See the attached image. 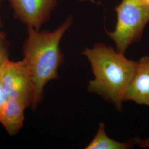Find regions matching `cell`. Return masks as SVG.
Returning <instances> with one entry per match:
<instances>
[{
	"mask_svg": "<svg viewBox=\"0 0 149 149\" xmlns=\"http://www.w3.org/2000/svg\"><path fill=\"white\" fill-rule=\"evenodd\" d=\"M73 23L71 15L53 31H39L27 27L28 37L23 47L24 60L31 76V106L35 108L43 99L44 88L48 82L58 77V70L64 61L60 43Z\"/></svg>",
	"mask_w": 149,
	"mask_h": 149,
	"instance_id": "7a4b0ae2",
	"label": "cell"
},
{
	"mask_svg": "<svg viewBox=\"0 0 149 149\" xmlns=\"http://www.w3.org/2000/svg\"><path fill=\"white\" fill-rule=\"evenodd\" d=\"M134 144L132 139L127 141L119 142L108 136L106 132V125L101 123L96 136L86 146V149H130Z\"/></svg>",
	"mask_w": 149,
	"mask_h": 149,
	"instance_id": "ba28073f",
	"label": "cell"
},
{
	"mask_svg": "<svg viewBox=\"0 0 149 149\" xmlns=\"http://www.w3.org/2000/svg\"><path fill=\"white\" fill-rule=\"evenodd\" d=\"M116 11L117 23L114 29L105 31L118 52L125 54L130 45L141 39L149 22V6L135 0H122Z\"/></svg>",
	"mask_w": 149,
	"mask_h": 149,
	"instance_id": "3957f363",
	"label": "cell"
},
{
	"mask_svg": "<svg viewBox=\"0 0 149 149\" xmlns=\"http://www.w3.org/2000/svg\"><path fill=\"white\" fill-rule=\"evenodd\" d=\"M88 60L94 79L89 81L88 90L101 96L118 112H122L124 97L137 66V61L103 43L95 44L82 52Z\"/></svg>",
	"mask_w": 149,
	"mask_h": 149,
	"instance_id": "6da1fadb",
	"label": "cell"
},
{
	"mask_svg": "<svg viewBox=\"0 0 149 149\" xmlns=\"http://www.w3.org/2000/svg\"><path fill=\"white\" fill-rule=\"evenodd\" d=\"M15 18L39 30L50 19L58 0H8Z\"/></svg>",
	"mask_w": 149,
	"mask_h": 149,
	"instance_id": "5b68a950",
	"label": "cell"
},
{
	"mask_svg": "<svg viewBox=\"0 0 149 149\" xmlns=\"http://www.w3.org/2000/svg\"><path fill=\"white\" fill-rule=\"evenodd\" d=\"M138 1L139 3H142L143 5L149 6V0H135Z\"/></svg>",
	"mask_w": 149,
	"mask_h": 149,
	"instance_id": "7c38bea8",
	"label": "cell"
},
{
	"mask_svg": "<svg viewBox=\"0 0 149 149\" xmlns=\"http://www.w3.org/2000/svg\"><path fill=\"white\" fill-rule=\"evenodd\" d=\"M8 97L3 85L0 82V112L5 104Z\"/></svg>",
	"mask_w": 149,
	"mask_h": 149,
	"instance_id": "8fae6325",
	"label": "cell"
},
{
	"mask_svg": "<svg viewBox=\"0 0 149 149\" xmlns=\"http://www.w3.org/2000/svg\"><path fill=\"white\" fill-rule=\"evenodd\" d=\"M2 27V19H1V17L0 16V29Z\"/></svg>",
	"mask_w": 149,
	"mask_h": 149,
	"instance_id": "4fadbf2b",
	"label": "cell"
},
{
	"mask_svg": "<svg viewBox=\"0 0 149 149\" xmlns=\"http://www.w3.org/2000/svg\"><path fill=\"white\" fill-rule=\"evenodd\" d=\"M127 101L149 107V55L137 61L136 71L124 97V102Z\"/></svg>",
	"mask_w": 149,
	"mask_h": 149,
	"instance_id": "8992f818",
	"label": "cell"
},
{
	"mask_svg": "<svg viewBox=\"0 0 149 149\" xmlns=\"http://www.w3.org/2000/svg\"><path fill=\"white\" fill-rule=\"evenodd\" d=\"M1 2H2V0H0V6H1Z\"/></svg>",
	"mask_w": 149,
	"mask_h": 149,
	"instance_id": "5bb4252c",
	"label": "cell"
},
{
	"mask_svg": "<svg viewBox=\"0 0 149 149\" xmlns=\"http://www.w3.org/2000/svg\"><path fill=\"white\" fill-rule=\"evenodd\" d=\"M27 106L19 100L8 98L0 112V123L11 136L21 130L24 120Z\"/></svg>",
	"mask_w": 149,
	"mask_h": 149,
	"instance_id": "52a82bcc",
	"label": "cell"
},
{
	"mask_svg": "<svg viewBox=\"0 0 149 149\" xmlns=\"http://www.w3.org/2000/svg\"><path fill=\"white\" fill-rule=\"evenodd\" d=\"M0 82L8 98L22 102L27 107L31 106L32 79L24 59L18 61L8 59L0 70Z\"/></svg>",
	"mask_w": 149,
	"mask_h": 149,
	"instance_id": "277c9868",
	"label": "cell"
},
{
	"mask_svg": "<svg viewBox=\"0 0 149 149\" xmlns=\"http://www.w3.org/2000/svg\"><path fill=\"white\" fill-rule=\"evenodd\" d=\"M9 48L10 42L6 34L0 31V70L9 59Z\"/></svg>",
	"mask_w": 149,
	"mask_h": 149,
	"instance_id": "9c48e42d",
	"label": "cell"
},
{
	"mask_svg": "<svg viewBox=\"0 0 149 149\" xmlns=\"http://www.w3.org/2000/svg\"><path fill=\"white\" fill-rule=\"evenodd\" d=\"M134 145L142 148H149V138L141 139L136 137L132 139Z\"/></svg>",
	"mask_w": 149,
	"mask_h": 149,
	"instance_id": "30bf717a",
	"label": "cell"
}]
</instances>
